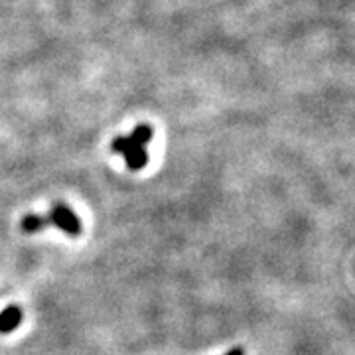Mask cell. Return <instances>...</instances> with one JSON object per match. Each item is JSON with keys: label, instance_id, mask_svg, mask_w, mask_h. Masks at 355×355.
Here are the masks:
<instances>
[{"label": "cell", "instance_id": "obj_2", "mask_svg": "<svg viewBox=\"0 0 355 355\" xmlns=\"http://www.w3.org/2000/svg\"><path fill=\"white\" fill-rule=\"evenodd\" d=\"M48 219H50L51 225L62 229L64 233L71 235V237H77V235L81 233V221H79V217H77L76 211L69 209L65 203H53Z\"/></svg>", "mask_w": 355, "mask_h": 355}, {"label": "cell", "instance_id": "obj_1", "mask_svg": "<svg viewBox=\"0 0 355 355\" xmlns=\"http://www.w3.org/2000/svg\"><path fill=\"white\" fill-rule=\"evenodd\" d=\"M111 150L114 154H123L125 162L130 170H142L144 166L148 164V153L146 146L139 142L135 137H116L111 142Z\"/></svg>", "mask_w": 355, "mask_h": 355}, {"label": "cell", "instance_id": "obj_3", "mask_svg": "<svg viewBox=\"0 0 355 355\" xmlns=\"http://www.w3.org/2000/svg\"><path fill=\"white\" fill-rule=\"evenodd\" d=\"M22 310L18 306H8L0 312V334H10L22 324Z\"/></svg>", "mask_w": 355, "mask_h": 355}, {"label": "cell", "instance_id": "obj_5", "mask_svg": "<svg viewBox=\"0 0 355 355\" xmlns=\"http://www.w3.org/2000/svg\"><path fill=\"white\" fill-rule=\"evenodd\" d=\"M225 355H245V352H243L241 347H235V349H231V352Z\"/></svg>", "mask_w": 355, "mask_h": 355}, {"label": "cell", "instance_id": "obj_4", "mask_svg": "<svg viewBox=\"0 0 355 355\" xmlns=\"http://www.w3.org/2000/svg\"><path fill=\"white\" fill-rule=\"evenodd\" d=\"M48 225H50V219L44 216H36V214L24 216L22 217V223H20V227L26 233H38V231H44Z\"/></svg>", "mask_w": 355, "mask_h": 355}]
</instances>
